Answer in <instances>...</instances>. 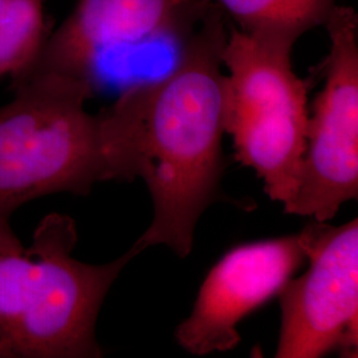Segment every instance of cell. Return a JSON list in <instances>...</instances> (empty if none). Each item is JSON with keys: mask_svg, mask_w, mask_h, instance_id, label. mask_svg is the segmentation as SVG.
Segmentation results:
<instances>
[{"mask_svg": "<svg viewBox=\"0 0 358 358\" xmlns=\"http://www.w3.org/2000/svg\"><path fill=\"white\" fill-rule=\"evenodd\" d=\"M229 29L214 3L176 64L134 83L99 113L112 180L141 178L153 219L136 241L190 255L198 220L217 199L226 133L222 53Z\"/></svg>", "mask_w": 358, "mask_h": 358, "instance_id": "obj_1", "label": "cell"}, {"mask_svg": "<svg viewBox=\"0 0 358 358\" xmlns=\"http://www.w3.org/2000/svg\"><path fill=\"white\" fill-rule=\"evenodd\" d=\"M13 80L15 94L0 106V248L23 244L13 230L15 213L52 194L88 195L112 180L99 115L87 103L88 84L55 73Z\"/></svg>", "mask_w": 358, "mask_h": 358, "instance_id": "obj_2", "label": "cell"}, {"mask_svg": "<svg viewBox=\"0 0 358 358\" xmlns=\"http://www.w3.org/2000/svg\"><path fill=\"white\" fill-rule=\"evenodd\" d=\"M292 51L232 28L222 53L229 72L224 130L235 159L251 167L282 207L297 192L309 118V81L296 75Z\"/></svg>", "mask_w": 358, "mask_h": 358, "instance_id": "obj_3", "label": "cell"}, {"mask_svg": "<svg viewBox=\"0 0 358 358\" xmlns=\"http://www.w3.org/2000/svg\"><path fill=\"white\" fill-rule=\"evenodd\" d=\"M213 6V0H76L36 60L13 78L55 73L96 93L106 65L152 52L178 59Z\"/></svg>", "mask_w": 358, "mask_h": 358, "instance_id": "obj_4", "label": "cell"}, {"mask_svg": "<svg viewBox=\"0 0 358 358\" xmlns=\"http://www.w3.org/2000/svg\"><path fill=\"white\" fill-rule=\"evenodd\" d=\"M325 84L312 103L307 145L289 215L329 222L358 196V15L337 4L327 24Z\"/></svg>", "mask_w": 358, "mask_h": 358, "instance_id": "obj_5", "label": "cell"}, {"mask_svg": "<svg viewBox=\"0 0 358 358\" xmlns=\"http://www.w3.org/2000/svg\"><path fill=\"white\" fill-rule=\"evenodd\" d=\"M309 267L278 294V358L358 355V219L340 226L310 222L300 232Z\"/></svg>", "mask_w": 358, "mask_h": 358, "instance_id": "obj_6", "label": "cell"}, {"mask_svg": "<svg viewBox=\"0 0 358 358\" xmlns=\"http://www.w3.org/2000/svg\"><path fill=\"white\" fill-rule=\"evenodd\" d=\"M307 262L300 232L232 247L208 271L192 313L176 328V340L192 356L232 350L238 327L280 294Z\"/></svg>", "mask_w": 358, "mask_h": 358, "instance_id": "obj_7", "label": "cell"}, {"mask_svg": "<svg viewBox=\"0 0 358 358\" xmlns=\"http://www.w3.org/2000/svg\"><path fill=\"white\" fill-rule=\"evenodd\" d=\"M239 31L294 47L308 31L325 26L337 0H213Z\"/></svg>", "mask_w": 358, "mask_h": 358, "instance_id": "obj_8", "label": "cell"}, {"mask_svg": "<svg viewBox=\"0 0 358 358\" xmlns=\"http://www.w3.org/2000/svg\"><path fill=\"white\" fill-rule=\"evenodd\" d=\"M47 36L44 0H0V78L23 73Z\"/></svg>", "mask_w": 358, "mask_h": 358, "instance_id": "obj_9", "label": "cell"}]
</instances>
